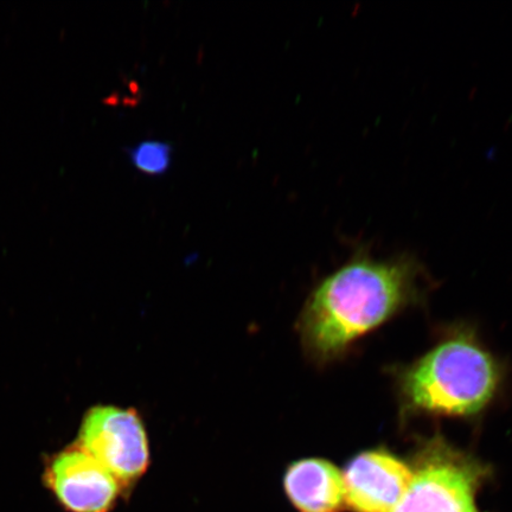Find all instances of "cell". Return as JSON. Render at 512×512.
I'll return each instance as SVG.
<instances>
[{"label": "cell", "instance_id": "cell-1", "mask_svg": "<svg viewBox=\"0 0 512 512\" xmlns=\"http://www.w3.org/2000/svg\"><path fill=\"white\" fill-rule=\"evenodd\" d=\"M411 270L401 262L357 259L330 275L313 294L302 319L306 348L318 357L341 352L398 310Z\"/></svg>", "mask_w": 512, "mask_h": 512}, {"label": "cell", "instance_id": "cell-2", "mask_svg": "<svg viewBox=\"0 0 512 512\" xmlns=\"http://www.w3.org/2000/svg\"><path fill=\"white\" fill-rule=\"evenodd\" d=\"M498 382L489 354L466 337L451 339L408 371L403 389L409 402L427 412L472 415L484 408Z\"/></svg>", "mask_w": 512, "mask_h": 512}, {"label": "cell", "instance_id": "cell-3", "mask_svg": "<svg viewBox=\"0 0 512 512\" xmlns=\"http://www.w3.org/2000/svg\"><path fill=\"white\" fill-rule=\"evenodd\" d=\"M80 447L120 483H131L142 476L150 462L146 431L133 409L93 408L83 420Z\"/></svg>", "mask_w": 512, "mask_h": 512}, {"label": "cell", "instance_id": "cell-4", "mask_svg": "<svg viewBox=\"0 0 512 512\" xmlns=\"http://www.w3.org/2000/svg\"><path fill=\"white\" fill-rule=\"evenodd\" d=\"M480 475L469 460L435 448L416 466L405 496L392 512H478Z\"/></svg>", "mask_w": 512, "mask_h": 512}, {"label": "cell", "instance_id": "cell-5", "mask_svg": "<svg viewBox=\"0 0 512 512\" xmlns=\"http://www.w3.org/2000/svg\"><path fill=\"white\" fill-rule=\"evenodd\" d=\"M47 475L50 489L72 512H107L120 491L119 480L80 446L55 457Z\"/></svg>", "mask_w": 512, "mask_h": 512}, {"label": "cell", "instance_id": "cell-6", "mask_svg": "<svg viewBox=\"0 0 512 512\" xmlns=\"http://www.w3.org/2000/svg\"><path fill=\"white\" fill-rule=\"evenodd\" d=\"M412 477L405 463L386 452L362 453L344 472L345 502L356 512H392Z\"/></svg>", "mask_w": 512, "mask_h": 512}, {"label": "cell", "instance_id": "cell-7", "mask_svg": "<svg viewBox=\"0 0 512 512\" xmlns=\"http://www.w3.org/2000/svg\"><path fill=\"white\" fill-rule=\"evenodd\" d=\"M285 490L302 512H339L347 503L341 471L323 459H304L288 467Z\"/></svg>", "mask_w": 512, "mask_h": 512}, {"label": "cell", "instance_id": "cell-8", "mask_svg": "<svg viewBox=\"0 0 512 512\" xmlns=\"http://www.w3.org/2000/svg\"><path fill=\"white\" fill-rule=\"evenodd\" d=\"M128 156L137 170L146 175L159 176L170 168L172 147L169 143L158 140H146L132 147Z\"/></svg>", "mask_w": 512, "mask_h": 512}]
</instances>
